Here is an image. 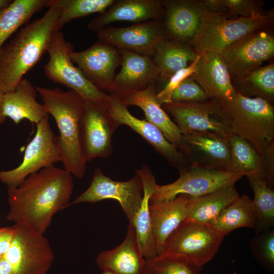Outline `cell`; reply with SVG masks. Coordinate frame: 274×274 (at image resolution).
<instances>
[{"label":"cell","mask_w":274,"mask_h":274,"mask_svg":"<svg viewBox=\"0 0 274 274\" xmlns=\"http://www.w3.org/2000/svg\"><path fill=\"white\" fill-rule=\"evenodd\" d=\"M73 188L70 173L54 165L43 168L8 188L7 219L44 234L54 215L70 206Z\"/></svg>","instance_id":"obj_1"},{"label":"cell","mask_w":274,"mask_h":274,"mask_svg":"<svg viewBox=\"0 0 274 274\" xmlns=\"http://www.w3.org/2000/svg\"><path fill=\"white\" fill-rule=\"evenodd\" d=\"M63 3L64 0L49 1L48 10L42 17L21 28L0 49V90L4 93L14 90L47 52Z\"/></svg>","instance_id":"obj_2"},{"label":"cell","mask_w":274,"mask_h":274,"mask_svg":"<svg viewBox=\"0 0 274 274\" xmlns=\"http://www.w3.org/2000/svg\"><path fill=\"white\" fill-rule=\"evenodd\" d=\"M48 113L54 118L59 135L55 136L63 168L78 179L84 177L86 161L81 139V121L85 101L77 92L36 87Z\"/></svg>","instance_id":"obj_3"},{"label":"cell","mask_w":274,"mask_h":274,"mask_svg":"<svg viewBox=\"0 0 274 274\" xmlns=\"http://www.w3.org/2000/svg\"><path fill=\"white\" fill-rule=\"evenodd\" d=\"M218 102L219 115L232 135L245 140L261 155L274 143L272 104L237 92L229 99Z\"/></svg>","instance_id":"obj_4"},{"label":"cell","mask_w":274,"mask_h":274,"mask_svg":"<svg viewBox=\"0 0 274 274\" xmlns=\"http://www.w3.org/2000/svg\"><path fill=\"white\" fill-rule=\"evenodd\" d=\"M273 11L248 17L228 19L227 13L211 12L202 29L190 45L198 55L213 52L219 55L230 45L272 23Z\"/></svg>","instance_id":"obj_5"},{"label":"cell","mask_w":274,"mask_h":274,"mask_svg":"<svg viewBox=\"0 0 274 274\" xmlns=\"http://www.w3.org/2000/svg\"><path fill=\"white\" fill-rule=\"evenodd\" d=\"M73 49V45L65 41L61 31H53L47 51L49 59L44 66L46 77L75 91L85 101H104L107 94L94 87L74 64L70 56Z\"/></svg>","instance_id":"obj_6"},{"label":"cell","mask_w":274,"mask_h":274,"mask_svg":"<svg viewBox=\"0 0 274 274\" xmlns=\"http://www.w3.org/2000/svg\"><path fill=\"white\" fill-rule=\"evenodd\" d=\"M179 178L164 185L157 184L150 203L173 199L180 194L199 197L235 183L244 176L227 171L207 169L190 165L179 172Z\"/></svg>","instance_id":"obj_7"},{"label":"cell","mask_w":274,"mask_h":274,"mask_svg":"<svg viewBox=\"0 0 274 274\" xmlns=\"http://www.w3.org/2000/svg\"><path fill=\"white\" fill-rule=\"evenodd\" d=\"M15 225L12 244L4 257L16 274H47L54 259L48 240L28 226Z\"/></svg>","instance_id":"obj_8"},{"label":"cell","mask_w":274,"mask_h":274,"mask_svg":"<svg viewBox=\"0 0 274 274\" xmlns=\"http://www.w3.org/2000/svg\"><path fill=\"white\" fill-rule=\"evenodd\" d=\"M36 124V134L26 148L21 163L14 169L0 172V181L9 188L18 187L27 177L42 168L61 162L48 115Z\"/></svg>","instance_id":"obj_9"},{"label":"cell","mask_w":274,"mask_h":274,"mask_svg":"<svg viewBox=\"0 0 274 274\" xmlns=\"http://www.w3.org/2000/svg\"><path fill=\"white\" fill-rule=\"evenodd\" d=\"M143 188L142 180L137 173L128 181H116L96 168L88 188L75 198L70 206L115 199L120 204L129 223H132L142 204Z\"/></svg>","instance_id":"obj_10"},{"label":"cell","mask_w":274,"mask_h":274,"mask_svg":"<svg viewBox=\"0 0 274 274\" xmlns=\"http://www.w3.org/2000/svg\"><path fill=\"white\" fill-rule=\"evenodd\" d=\"M119 125L102 101H85L81 121V139L86 162L113 153L112 138Z\"/></svg>","instance_id":"obj_11"},{"label":"cell","mask_w":274,"mask_h":274,"mask_svg":"<svg viewBox=\"0 0 274 274\" xmlns=\"http://www.w3.org/2000/svg\"><path fill=\"white\" fill-rule=\"evenodd\" d=\"M223 238L207 224L184 221L167 239L163 252L183 255L202 267L213 259Z\"/></svg>","instance_id":"obj_12"},{"label":"cell","mask_w":274,"mask_h":274,"mask_svg":"<svg viewBox=\"0 0 274 274\" xmlns=\"http://www.w3.org/2000/svg\"><path fill=\"white\" fill-rule=\"evenodd\" d=\"M273 55L274 37L265 29L246 36L230 45L221 55L233 82L260 67L263 62Z\"/></svg>","instance_id":"obj_13"},{"label":"cell","mask_w":274,"mask_h":274,"mask_svg":"<svg viewBox=\"0 0 274 274\" xmlns=\"http://www.w3.org/2000/svg\"><path fill=\"white\" fill-rule=\"evenodd\" d=\"M230 137L211 131L195 132L182 135L178 148L191 166L229 172Z\"/></svg>","instance_id":"obj_14"},{"label":"cell","mask_w":274,"mask_h":274,"mask_svg":"<svg viewBox=\"0 0 274 274\" xmlns=\"http://www.w3.org/2000/svg\"><path fill=\"white\" fill-rule=\"evenodd\" d=\"M105 102L110 114L119 125H127L139 134L179 172L190 165L178 148L166 139L158 128L147 120L132 115L121 98L107 94Z\"/></svg>","instance_id":"obj_15"},{"label":"cell","mask_w":274,"mask_h":274,"mask_svg":"<svg viewBox=\"0 0 274 274\" xmlns=\"http://www.w3.org/2000/svg\"><path fill=\"white\" fill-rule=\"evenodd\" d=\"M161 19L164 37L190 45L202 29L211 11L201 1L164 0Z\"/></svg>","instance_id":"obj_16"},{"label":"cell","mask_w":274,"mask_h":274,"mask_svg":"<svg viewBox=\"0 0 274 274\" xmlns=\"http://www.w3.org/2000/svg\"><path fill=\"white\" fill-rule=\"evenodd\" d=\"M161 107L172 117L182 135L211 131L232 135L219 115V104L215 100L170 102L162 105Z\"/></svg>","instance_id":"obj_17"},{"label":"cell","mask_w":274,"mask_h":274,"mask_svg":"<svg viewBox=\"0 0 274 274\" xmlns=\"http://www.w3.org/2000/svg\"><path fill=\"white\" fill-rule=\"evenodd\" d=\"M70 56L73 63L85 77L97 89L104 92L110 90L115 72L121 63L119 50L112 45L98 40L88 49L75 52Z\"/></svg>","instance_id":"obj_18"},{"label":"cell","mask_w":274,"mask_h":274,"mask_svg":"<svg viewBox=\"0 0 274 274\" xmlns=\"http://www.w3.org/2000/svg\"><path fill=\"white\" fill-rule=\"evenodd\" d=\"M161 19L124 27L106 26L97 32L98 40L118 50L126 49L151 56L159 42L164 37Z\"/></svg>","instance_id":"obj_19"},{"label":"cell","mask_w":274,"mask_h":274,"mask_svg":"<svg viewBox=\"0 0 274 274\" xmlns=\"http://www.w3.org/2000/svg\"><path fill=\"white\" fill-rule=\"evenodd\" d=\"M118 50L122 67L114 78L110 94L122 98L158 81L159 73L151 56L126 49Z\"/></svg>","instance_id":"obj_20"},{"label":"cell","mask_w":274,"mask_h":274,"mask_svg":"<svg viewBox=\"0 0 274 274\" xmlns=\"http://www.w3.org/2000/svg\"><path fill=\"white\" fill-rule=\"evenodd\" d=\"M191 77L203 89L210 99L222 102L236 93L222 56L213 52L200 54Z\"/></svg>","instance_id":"obj_21"},{"label":"cell","mask_w":274,"mask_h":274,"mask_svg":"<svg viewBox=\"0 0 274 274\" xmlns=\"http://www.w3.org/2000/svg\"><path fill=\"white\" fill-rule=\"evenodd\" d=\"M163 14L162 0L115 1L107 10L90 21L88 28L91 31L97 32L116 21L138 23L161 19Z\"/></svg>","instance_id":"obj_22"},{"label":"cell","mask_w":274,"mask_h":274,"mask_svg":"<svg viewBox=\"0 0 274 274\" xmlns=\"http://www.w3.org/2000/svg\"><path fill=\"white\" fill-rule=\"evenodd\" d=\"M191 197L180 194L167 201L150 203L151 229L157 255L163 253L168 238L187 218Z\"/></svg>","instance_id":"obj_23"},{"label":"cell","mask_w":274,"mask_h":274,"mask_svg":"<svg viewBox=\"0 0 274 274\" xmlns=\"http://www.w3.org/2000/svg\"><path fill=\"white\" fill-rule=\"evenodd\" d=\"M96 262L102 271L113 274H143L146 260L142 256L131 223L129 224L122 243L113 249L100 252Z\"/></svg>","instance_id":"obj_24"},{"label":"cell","mask_w":274,"mask_h":274,"mask_svg":"<svg viewBox=\"0 0 274 274\" xmlns=\"http://www.w3.org/2000/svg\"><path fill=\"white\" fill-rule=\"evenodd\" d=\"M156 81L146 88L120 98L128 107L135 106L144 112L146 120L158 128L166 139L178 147L182 134L178 128L158 101L156 93Z\"/></svg>","instance_id":"obj_25"},{"label":"cell","mask_w":274,"mask_h":274,"mask_svg":"<svg viewBox=\"0 0 274 274\" xmlns=\"http://www.w3.org/2000/svg\"><path fill=\"white\" fill-rule=\"evenodd\" d=\"M37 90L26 79L23 78L14 90L4 93L3 113L16 124L26 119L32 123H38L48 115L43 104L36 99Z\"/></svg>","instance_id":"obj_26"},{"label":"cell","mask_w":274,"mask_h":274,"mask_svg":"<svg viewBox=\"0 0 274 274\" xmlns=\"http://www.w3.org/2000/svg\"><path fill=\"white\" fill-rule=\"evenodd\" d=\"M143 183V198L141 207L131 223L134 227L138 244L143 257L147 260L157 256L152 232L149 200L155 191L156 179L149 166L144 164L136 169Z\"/></svg>","instance_id":"obj_27"},{"label":"cell","mask_w":274,"mask_h":274,"mask_svg":"<svg viewBox=\"0 0 274 274\" xmlns=\"http://www.w3.org/2000/svg\"><path fill=\"white\" fill-rule=\"evenodd\" d=\"M197 55L189 44L164 37L151 56L159 73L158 81H167L176 72L188 66Z\"/></svg>","instance_id":"obj_28"},{"label":"cell","mask_w":274,"mask_h":274,"mask_svg":"<svg viewBox=\"0 0 274 274\" xmlns=\"http://www.w3.org/2000/svg\"><path fill=\"white\" fill-rule=\"evenodd\" d=\"M234 185L221 188L199 197H191L185 221L207 224L239 196Z\"/></svg>","instance_id":"obj_29"},{"label":"cell","mask_w":274,"mask_h":274,"mask_svg":"<svg viewBox=\"0 0 274 274\" xmlns=\"http://www.w3.org/2000/svg\"><path fill=\"white\" fill-rule=\"evenodd\" d=\"M256 224L253 201L244 194L239 196L226 207L217 218L207 225L224 237L239 228H255Z\"/></svg>","instance_id":"obj_30"},{"label":"cell","mask_w":274,"mask_h":274,"mask_svg":"<svg viewBox=\"0 0 274 274\" xmlns=\"http://www.w3.org/2000/svg\"><path fill=\"white\" fill-rule=\"evenodd\" d=\"M229 141L231 154L229 172L266 181L262 155L237 135H231Z\"/></svg>","instance_id":"obj_31"},{"label":"cell","mask_w":274,"mask_h":274,"mask_svg":"<svg viewBox=\"0 0 274 274\" xmlns=\"http://www.w3.org/2000/svg\"><path fill=\"white\" fill-rule=\"evenodd\" d=\"M48 0H15L0 12V49L6 41L36 13L47 7Z\"/></svg>","instance_id":"obj_32"},{"label":"cell","mask_w":274,"mask_h":274,"mask_svg":"<svg viewBox=\"0 0 274 274\" xmlns=\"http://www.w3.org/2000/svg\"><path fill=\"white\" fill-rule=\"evenodd\" d=\"M232 83L236 92L243 96L262 98L273 104L274 63L260 66Z\"/></svg>","instance_id":"obj_33"},{"label":"cell","mask_w":274,"mask_h":274,"mask_svg":"<svg viewBox=\"0 0 274 274\" xmlns=\"http://www.w3.org/2000/svg\"><path fill=\"white\" fill-rule=\"evenodd\" d=\"M254 193L253 200L256 218V233L269 230L274 224V191L266 181L247 177Z\"/></svg>","instance_id":"obj_34"},{"label":"cell","mask_w":274,"mask_h":274,"mask_svg":"<svg viewBox=\"0 0 274 274\" xmlns=\"http://www.w3.org/2000/svg\"><path fill=\"white\" fill-rule=\"evenodd\" d=\"M202 269L183 255L165 251L146 260L143 274H199Z\"/></svg>","instance_id":"obj_35"},{"label":"cell","mask_w":274,"mask_h":274,"mask_svg":"<svg viewBox=\"0 0 274 274\" xmlns=\"http://www.w3.org/2000/svg\"><path fill=\"white\" fill-rule=\"evenodd\" d=\"M115 0H64L61 13L57 20L54 30H60L65 24L93 13H102Z\"/></svg>","instance_id":"obj_36"},{"label":"cell","mask_w":274,"mask_h":274,"mask_svg":"<svg viewBox=\"0 0 274 274\" xmlns=\"http://www.w3.org/2000/svg\"><path fill=\"white\" fill-rule=\"evenodd\" d=\"M250 248L253 255L263 266L270 270L273 269V229L257 233L251 240Z\"/></svg>","instance_id":"obj_37"},{"label":"cell","mask_w":274,"mask_h":274,"mask_svg":"<svg viewBox=\"0 0 274 274\" xmlns=\"http://www.w3.org/2000/svg\"><path fill=\"white\" fill-rule=\"evenodd\" d=\"M209 99L202 87L190 76L174 91L171 102H200Z\"/></svg>","instance_id":"obj_38"},{"label":"cell","mask_w":274,"mask_h":274,"mask_svg":"<svg viewBox=\"0 0 274 274\" xmlns=\"http://www.w3.org/2000/svg\"><path fill=\"white\" fill-rule=\"evenodd\" d=\"M222 6L227 10V18L231 16L248 17L255 14H265L263 11L264 3L255 0H220Z\"/></svg>","instance_id":"obj_39"},{"label":"cell","mask_w":274,"mask_h":274,"mask_svg":"<svg viewBox=\"0 0 274 274\" xmlns=\"http://www.w3.org/2000/svg\"><path fill=\"white\" fill-rule=\"evenodd\" d=\"M200 55L198 54L195 60L188 66L181 69L173 74L168 80L165 86L159 92L156 97L158 102L161 106L163 104L171 102V96L174 91L184 80L191 76L195 72L196 63Z\"/></svg>","instance_id":"obj_40"},{"label":"cell","mask_w":274,"mask_h":274,"mask_svg":"<svg viewBox=\"0 0 274 274\" xmlns=\"http://www.w3.org/2000/svg\"><path fill=\"white\" fill-rule=\"evenodd\" d=\"M265 167L266 180L273 189L274 185V143L270 144L262 154Z\"/></svg>","instance_id":"obj_41"},{"label":"cell","mask_w":274,"mask_h":274,"mask_svg":"<svg viewBox=\"0 0 274 274\" xmlns=\"http://www.w3.org/2000/svg\"><path fill=\"white\" fill-rule=\"evenodd\" d=\"M15 234V225L0 227V257H4L10 248Z\"/></svg>","instance_id":"obj_42"},{"label":"cell","mask_w":274,"mask_h":274,"mask_svg":"<svg viewBox=\"0 0 274 274\" xmlns=\"http://www.w3.org/2000/svg\"><path fill=\"white\" fill-rule=\"evenodd\" d=\"M0 274H16L11 264L4 257H0Z\"/></svg>","instance_id":"obj_43"},{"label":"cell","mask_w":274,"mask_h":274,"mask_svg":"<svg viewBox=\"0 0 274 274\" xmlns=\"http://www.w3.org/2000/svg\"><path fill=\"white\" fill-rule=\"evenodd\" d=\"M4 95V93L0 90V127L6 119L3 113Z\"/></svg>","instance_id":"obj_44"},{"label":"cell","mask_w":274,"mask_h":274,"mask_svg":"<svg viewBox=\"0 0 274 274\" xmlns=\"http://www.w3.org/2000/svg\"><path fill=\"white\" fill-rule=\"evenodd\" d=\"M12 2L10 0H0V12L7 8Z\"/></svg>","instance_id":"obj_45"},{"label":"cell","mask_w":274,"mask_h":274,"mask_svg":"<svg viewBox=\"0 0 274 274\" xmlns=\"http://www.w3.org/2000/svg\"><path fill=\"white\" fill-rule=\"evenodd\" d=\"M101 274H113L109 271H102Z\"/></svg>","instance_id":"obj_46"}]
</instances>
